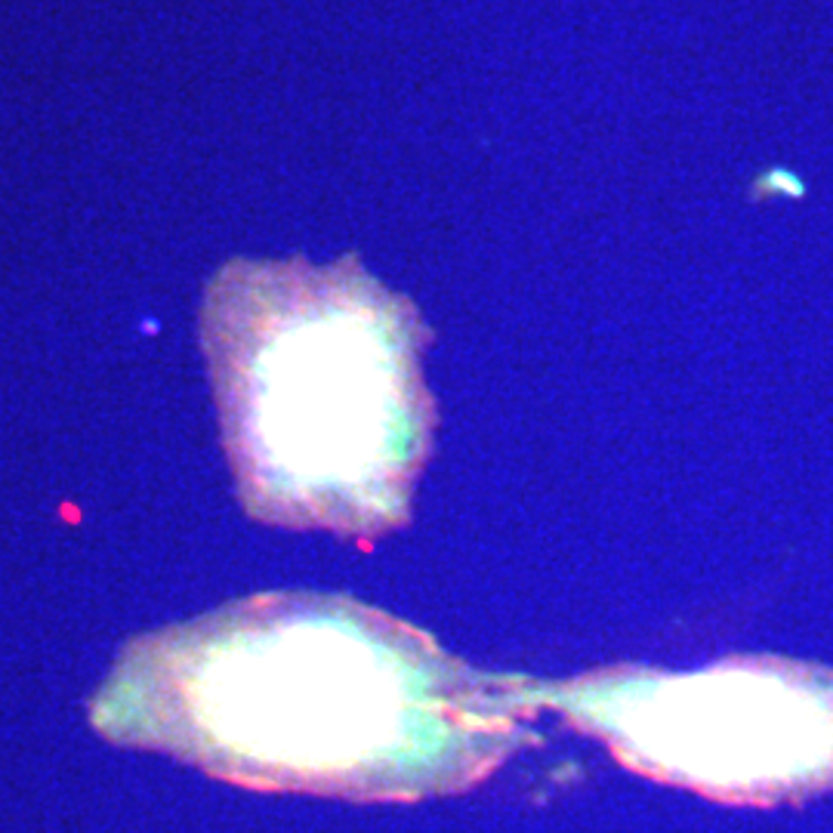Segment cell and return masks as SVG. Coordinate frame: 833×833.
<instances>
[{"instance_id": "cell-2", "label": "cell", "mask_w": 833, "mask_h": 833, "mask_svg": "<svg viewBox=\"0 0 833 833\" xmlns=\"http://www.w3.org/2000/svg\"><path fill=\"white\" fill-rule=\"evenodd\" d=\"M244 513L374 541L408 525L432 455L424 319L355 257L223 266L201 309Z\"/></svg>"}, {"instance_id": "cell-3", "label": "cell", "mask_w": 833, "mask_h": 833, "mask_svg": "<svg viewBox=\"0 0 833 833\" xmlns=\"http://www.w3.org/2000/svg\"><path fill=\"white\" fill-rule=\"evenodd\" d=\"M541 707L608 744L627 769L728 803L833 788V673L726 658L695 673L618 664L541 680Z\"/></svg>"}, {"instance_id": "cell-1", "label": "cell", "mask_w": 833, "mask_h": 833, "mask_svg": "<svg viewBox=\"0 0 833 833\" xmlns=\"http://www.w3.org/2000/svg\"><path fill=\"white\" fill-rule=\"evenodd\" d=\"M537 711L541 680L352 596L259 592L127 642L90 719L244 788L420 800L494 772Z\"/></svg>"}]
</instances>
